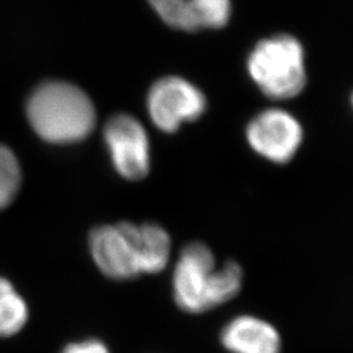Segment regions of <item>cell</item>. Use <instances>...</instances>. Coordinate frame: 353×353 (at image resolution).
I'll return each mask as SVG.
<instances>
[{"instance_id": "6da1fadb", "label": "cell", "mask_w": 353, "mask_h": 353, "mask_svg": "<svg viewBox=\"0 0 353 353\" xmlns=\"http://www.w3.org/2000/svg\"><path fill=\"white\" fill-rule=\"evenodd\" d=\"M243 271L237 262L217 265L212 250L203 242L181 249L173 274V296L186 313H205L233 300L242 288Z\"/></svg>"}, {"instance_id": "7a4b0ae2", "label": "cell", "mask_w": 353, "mask_h": 353, "mask_svg": "<svg viewBox=\"0 0 353 353\" xmlns=\"http://www.w3.org/2000/svg\"><path fill=\"white\" fill-rule=\"evenodd\" d=\"M26 117L38 137L51 144H72L88 138L96 126V109L75 84L49 80L26 101Z\"/></svg>"}, {"instance_id": "3957f363", "label": "cell", "mask_w": 353, "mask_h": 353, "mask_svg": "<svg viewBox=\"0 0 353 353\" xmlns=\"http://www.w3.org/2000/svg\"><path fill=\"white\" fill-rule=\"evenodd\" d=\"M246 70L255 87L275 101L297 97L307 84L303 43L287 33L258 41L248 55Z\"/></svg>"}, {"instance_id": "277c9868", "label": "cell", "mask_w": 353, "mask_h": 353, "mask_svg": "<svg viewBox=\"0 0 353 353\" xmlns=\"http://www.w3.org/2000/svg\"><path fill=\"white\" fill-rule=\"evenodd\" d=\"M208 101L202 89L181 76H165L152 84L147 112L160 131L174 134L183 123L201 119Z\"/></svg>"}, {"instance_id": "5b68a950", "label": "cell", "mask_w": 353, "mask_h": 353, "mask_svg": "<svg viewBox=\"0 0 353 353\" xmlns=\"http://www.w3.org/2000/svg\"><path fill=\"white\" fill-rule=\"evenodd\" d=\"M249 147L274 164H288L303 140L300 121L284 109L270 108L255 114L245 131Z\"/></svg>"}, {"instance_id": "8992f818", "label": "cell", "mask_w": 353, "mask_h": 353, "mask_svg": "<svg viewBox=\"0 0 353 353\" xmlns=\"http://www.w3.org/2000/svg\"><path fill=\"white\" fill-rule=\"evenodd\" d=\"M103 139L117 173L128 181H140L151 169V143L139 121L119 113L108 119Z\"/></svg>"}, {"instance_id": "52a82bcc", "label": "cell", "mask_w": 353, "mask_h": 353, "mask_svg": "<svg viewBox=\"0 0 353 353\" xmlns=\"http://www.w3.org/2000/svg\"><path fill=\"white\" fill-rule=\"evenodd\" d=\"M89 249L94 263L105 276L114 280H131L141 275L126 221L94 228L89 234Z\"/></svg>"}, {"instance_id": "ba28073f", "label": "cell", "mask_w": 353, "mask_h": 353, "mask_svg": "<svg viewBox=\"0 0 353 353\" xmlns=\"http://www.w3.org/2000/svg\"><path fill=\"white\" fill-rule=\"evenodd\" d=\"M223 347L232 353H280L281 339L270 322L254 316L229 321L220 334Z\"/></svg>"}, {"instance_id": "9c48e42d", "label": "cell", "mask_w": 353, "mask_h": 353, "mask_svg": "<svg viewBox=\"0 0 353 353\" xmlns=\"http://www.w3.org/2000/svg\"><path fill=\"white\" fill-rule=\"evenodd\" d=\"M143 274H159L170 261L172 240L164 228L154 223L134 224L127 221Z\"/></svg>"}, {"instance_id": "30bf717a", "label": "cell", "mask_w": 353, "mask_h": 353, "mask_svg": "<svg viewBox=\"0 0 353 353\" xmlns=\"http://www.w3.org/2000/svg\"><path fill=\"white\" fill-rule=\"evenodd\" d=\"M28 306L7 279L0 278V338L17 334L26 326Z\"/></svg>"}, {"instance_id": "8fae6325", "label": "cell", "mask_w": 353, "mask_h": 353, "mask_svg": "<svg viewBox=\"0 0 353 353\" xmlns=\"http://www.w3.org/2000/svg\"><path fill=\"white\" fill-rule=\"evenodd\" d=\"M153 11L172 29L195 33L203 26L189 0H148Z\"/></svg>"}, {"instance_id": "7c38bea8", "label": "cell", "mask_w": 353, "mask_h": 353, "mask_svg": "<svg viewBox=\"0 0 353 353\" xmlns=\"http://www.w3.org/2000/svg\"><path fill=\"white\" fill-rule=\"evenodd\" d=\"M21 186V168L16 154L0 144V210L14 201Z\"/></svg>"}, {"instance_id": "4fadbf2b", "label": "cell", "mask_w": 353, "mask_h": 353, "mask_svg": "<svg viewBox=\"0 0 353 353\" xmlns=\"http://www.w3.org/2000/svg\"><path fill=\"white\" fill-rule=\"evenodd\" d=\"M203 29H223L232 17V0H189Z\"/></svg>"}, {"instance_id": "5bb4252c", "label": "cell", "mask_w": 353, "mask_h": 353, "mask_svg": "<svg viewBox=\"0 0 353 353\" xmlns=\"http://www.w3.org/2000/svg\"><path fill=\"white\" fill-rule=\"evenodd\" d=\"M62 353H110L108 347L100 341L89 339L68 344Z\"/></svg>"}, {"instance_id": "9a60e30c", "label": "cell", "mask_w": 353, "mask_h": 353, "mask_svg": "<svg viewBox=\"0 0 353 353\" xmlns=\"http://www.w3.org/2000/svg\"><path fill=\"white\" fill-rule=\"evenodd\" d=\"M352 106H353V94H352Z\"/></svg>"}]
</instances>
